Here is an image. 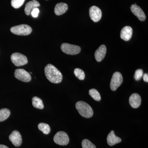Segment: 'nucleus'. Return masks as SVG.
<instances>
[{
  "instance_id": "1",
  "label": "nucleus",
  "mask_w": 148,
  "mask_h": 148,
  "mask_svg": "<svg viewBox=\"0 0 148 148\" xmlns=\"http://www.w3.org/2000/svg\"><path fill=\"white\" fill-rule=\"evenodd\" d=\"M45 76L51 82L58 84L63 79V75L60 71L52 64H49L45 69Z\"/></svg>"
},
{
  "instance_id": "2",
  "label": "nucleus",
  "mask_w": 148,
  "mask_h": 148,
  "mask_svg": "<svg viewBox=\"0 0 148 148\" xmlns=\"http://www.w3.org/2000/svg\"><path fill=\"white\" fill-rule=\"evenodd\" d=\"M76 108L82 116L86 118H90L92 116L93 112L92 108L88 104L84 101L77 102Z\"/></svg>"
},
{
  "instance_id": "3",
  "label": "nucleus",
  "mask_w": 148,
  "mask_h": 148,
  "mask_svg": "<svg viewBox=\"0 0 148 148\" xmlns=\"http://www.w3.org/2000/svg\"><path fill=\"white\" fill-rule=\"evenodd\" d=\"M12 33L18 36H27L32 33V27L27 24H21L12 27L10 29Z\"/></svg>"
},
{
  "instance_id": "4",
  "label": "nucleus",
  "mask_w": 148,
  "mask_h": 148,
  "mask_svg": "<svg viewBox=\"0 0 148 148\" xmlns=\"http://www.w3.org/2000/svg\"><path fill=\"white\" fill-rule=\"evenodd\" d=\"M61 49L64 53L69 55H76L78 54L81 50V48L78 46L73 45L69 43L62 44Z\"/></svg>"
},
{
  "instance_id": "5",
  "label": "nucleus",
  "mask_w": 148,
  "mask_h": 148,
  "mask_svg": "<svg viewBox=\"0 0 148 148\" xmlns=\"http://www.w3.org/2000/svg\"><path fill=\"white\" fill-rule=\"evenodd\" d=\"M10 58L12 63L17 67L24 66L28 63L27 57L21 53L17 52L12 53Z\"/></svg>"
},
{
  "instance_id": "6",
  "label": "nucleus",
  "mask_w": 148,
  "mask_h": 148,
  "mask_svg": "<svg viewBox=\"0 0 148 148\" xmlns=\"http://www.w3.org/2000/svg\"><path fill=\"white\" fill-rule=\"evenodd\" d=\"M123 82L122 75L120 73L116 72L114 73L111 79L110 87L112 91H115L120 86Z\"/></svg>"
},
{
  "instance_id": "7",
  "label": "nucleus",
  "mask_w": 148,
  "mask_h": 148,
  "mask_svg": "<svg viewBox=\"0 0 148 148\" xmlns=\"http://www.w3.org/2000/svg\"><path fill=\"white\" fill-rule=\"evenodd\" d=\"M53 140L56 144L62 146L66 145L69 143V136L66 132L59 131L54 135Z\"/></svg>"
},
{
  "instance_id": "8",
  "label": "nucleus",
  "mask_w": 148,
  "mask_h": 148,
  "mask_svg": "<svg viewBox=\"0 0 148 148\" xmlns=\"http://www.w3.org/2000/svg\"><path fill=\"white\" fill-rule=\"evenodd\" d=\"M14 75L17 79L24 82H29L32 80L31 75L24 69H16L14 72Z\"/></svg>"
},
{
  "instance_id": "9",
  "label": "nucleus",
  "mask_w": 148,
  "mask_h": 148,
  "mask_svg": "<svg viewBox=\"0 0 148 148\" xmlns=\"http://www.w3.org/2000/svg\"><path fill=\"white\" fill-rule=\"evenodd\" d=\"M89 15L92 21L97 22L101 20L102 15V11L98 7L92 6L89 9Z\"/></svg>"
},
{
  "instance_id": "10",
  "label": "nucleus",
  "mask_w": 148,
  "mask_h": 148,
  "mask_svg": "<svg viewBox=\"0 0 148 148\" xmlns=\"http://www.w3.org/2000/svg\"><path fill=\"white\" fill-rule=\"evenodd\" d=\"M9 139L12 144L16 147H19L22 143V139L20 132L17 130H14L9 136Z\"/></svg>"
},
{
  "instance_id": "11",
  "label": "nucleus",
  "mask_w": 148,
  "mask_h": 148,
  "mask_svg": "<svg viewBox=\"0 0 148 148\" xmlns=\"http://www.w3.org/2000/svg\"><path fill=\"white\" fill-rule=\"evenodd\" d=\"M130 9L132 13L138 17L139 20L143 21H145L146 18L145 14L140 7L136 4L132 5Z\"/></svg>"
},
{
  "instance_id": "12",
  "label": "nucleus",
  "mask_w": 148,
  "mask_h": 148,
  "mask_svg": "<svg viewBox=\"0 0 148 148\" xmlns=\"http://www.w3.org/2000/svg\"><path fill=\"white\" fill-rule=\"evenodd\" d=\"M141 98L139 94L134 93L129 98V103L133 108H138L141 104Z\"/></svg>"
},
{
  "instance_id": "13",
  "label": "nucleus",
  "mask_w": 148,
  "mask_h": 148,
  "mask_svg": "<svg viewBox=\"0 0 148 148\" xmlns=\"http://www.w3.org/2000/svg\"><path fill=\"white\" fill-rule=\"evenodd\" d=\"M132 35V28L129 26H125L122 29L120 36L122 39L127 41L131 39Z\"/></svg>"
},
{
  "instance_id": "14",
  "label": "nucleus",
  "mask_w": 148,
  "mask_h": 148,
  "mask_svg": "<svg viewBox=\"0 0 148 148\" xmlns=\"http://www.w3.org/2000/svg\"><path fill=\"white\" fill-rule=\"evenodd\" d=\"M106 51L107 48L106 46L104 45L100 46L95 53V57L96 61L98 62L102 61L106 56Z\"/></svg>"
},
{
  "instance_id": "15",
  "label": "nucleus",
  "mask_w": 148,
  "mask_h": 148,
  "mask_svg": "<svg viewBox=\"0 0 148 148\" xmlns=\"http://www.w3.org/2000/svg\"><path fill=\"white\" fill-rule=\"evenodd\" d=\"M107 141L109 145L112 146L120 143L121 142V139L115 135L113 130H112L107 137Z\"/></svg>"
},
{
  "instance_id": "16",
  "label": "nucleus",
  "mask_w": 148,
  "mask_h": 148,
  "mask_svg": "<svg viewBox=\"0 0 148 148\" xmlns=\"http://www.w3.org/2000/svg\"><path fill=\"white\" fill-rule=\"evenodd\" d=\"M40 6V3L36 0H33L27 3L26 4L25 9H24V11L26 15H30L31 14V12L34 8L38 7Z\"/></svg>"
},
{
  "instance_id": "17",
  "label": "nucleus",
  "mask_w": 148,
  "mask_h": 148,
  "mask_svg": "<svg viewBox=\"0 0 148 148\" xmlns=\"http://www.w3.org/2000/svg\"><path fill=\"white\" fill-rule=\"evenodd\" d=\"M68 9V5L64 3H60L56 5L54 8V12L56 15L59 16L64 14Z\"/></svg>"
},
{
  "instance_id": "18",
  "label": "nucleus",
  "mask_w": 148,
  "mask_h": 148,
  "mask_svg": "<svg viewBox=\"0 0 148 148\" xmlns=\"http://www.w3.org/2000/svg\"><path fill=\"white\" fill-rule=\"evenodd\" d=\"M32 105L36 108L42 110L44 108L42 100L37 96H35L32 98Z\"/></svg>"
},
{
  "instance_id": "19",
  "label": "nucleus",
  "mask_w": 148,
  "mask_h": 148,
  "mask_svg": "<svg viewBox=\"0 0 148 148\" xmlns=\"http://www.w3.org/2000/svg\"><path fill=\"white\" fill-rule=\"evenodd\" d=\"M10 111L8 109L3 108L0 110V122L5 120L10 116Z\"/></svg>"
},
{
  "instance_id": "20",
  "label": "nucleus",
  "mask_w": 148,
  "mask_h": 148,
  "mask_svg": "<svg viewBox=\"0 0 148 148\" xmlns=\"http://www.w3.org/2000/svg\"><path fill=\"white\" fill-rule=\"evenodd\" d=\"M38 127L40 131H42L43 133L45 135H47L50 133V127L47 123H40L38 125Z\"/></svg>"
},
{
  "instance_id": "21",
  "label": "nucleus",
  "mask_w": 148,
  "mask_h": 148,
  "mask_svg": "<svg viewBox=\"0 0 148 148\" xmlns=\"http://www.w3.org/2000/svg\"><path fill=\"white\" fill-rule=\"evenodd\" d=\"M89 94L90 96L95 101H101V95L98 90L96 89H94V88L90 89L89 90Z\"/></svg>"
},
{
  "instance_id": "22",
  "label": "nucleus",
  "mask_w": 148,
  "mask_h": 148,
  "mask_svg": "<svg viewBox=\"0 0 148 148\" xmlns=\"http://www.w3.org/2000/svg\"><path fill=\"white\" fill-rule=\"evenodd\" d=\"M74 74L75 76L81 80H83L85 77L84 72L82 69H76L74 70Z\"/></svg>"
},
{
  "instance_id": "23",
  "label": "nucleus",
  "mask_w": 148,
  "mask_h": 148,
  "mask_svg": "<svg viewBox=\"0 0 148 148\" xmlns=\"http://www.w3.org/2000/svg\"><path fill=\"white\" fill-rule=\"evenodd\" d=\"M82 148H96L94 144L87 139H84L82 143Z\"/></svg>"
},
{
  "instance_id": "24",
  "label": "nucleus",
  "mask_w": 148,
  "mask_h": 148,
  "mask_svg": "<svg viewBox=\"0 0 148 148\" xmlns=\"http://www.w3.org/2000/svg\"><path fill=\"white\" fill-rule=\"evenodd\" d=\"M25 1V0H12L11 4L14 8H18L23 5Z\"/></svg>"
},
{
  "instance_id": "25",
  "label": "nucleus",
  "mask_w": 148,
  "mask_h": 148,
  "mask_svg": "<svg viewBox=\"0 0 148 148\" xmlns=\"http://www.w3.org/2000/svg\"><path fill=\"white\" fill-rule=\"evenodd\" d=\"M143 71L142 69H138L135 71L134 78L137 81H139L143 77Z\"/></svg>"
},
{
  "instance_id": "26",
  "label": "nucleus",
  "mask_w": 148,
  "mask_h": 148,
  "mask_svg": "<svg viewBox=\"0 0 148 148\" xmlns=\"http://www.w3.org/2000/svg\"><path fill=\"white\" fill-rule=\"evenodd\" d=\"M39 12V9L38 8H34L32 11L31 14L33 17H34V18H36V17H38Z\"/></svg>"
},
{
  "instance_id": "27",
  "label": "nucleus",
  "mask_w": 148,
  "mask_h": 148,
  "mask_svg": "<svg viewBox=\"0 0 148 148\" xmlns=\"http://www.w3.org/2000/svg\"><path fill=\"white\" fill-rule=\"evenodd\" d=\"M143 80L145 82H148V74L145 73L143 75Z\"/></svg>"
},
{
  "instance_id": "28",
  "label": "nucleus",
  "mask_w": 148,
  "mask_h": 148,
  "mask_svg": "<svg viewBox=\"0 0 148 148\" xmlns=\"http://www.w3.org/2000/svg\"><path fill=\"white\" fill-rule=\"evenodd\" d=\"M0 148H9L8 147L4 145H0Z\"/></svg>"
}]
</instances>
